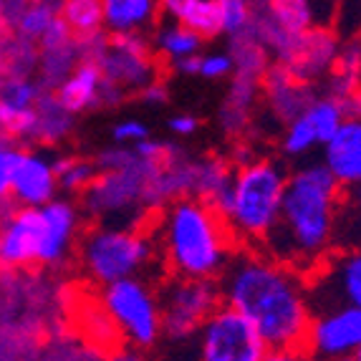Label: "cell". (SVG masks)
<instances>
[{
	"label": "cell",
	"instance_id": "1",
	"mask_svg": "<svg viewBox=\"0 0 361 361\" xmlns=\"http://www.w3.org/2000/svg\"><path fill=\"white\" fill-rule=\"evenodd\" d=\"M223 306L245 316L268 349L303 346L313 316L308 276L263 247H238L217 278Z\"/></svg>",
	"mask_w": 361,
	"mask_h": 361
},
{
	"label": "cell",
	"instance_id": "2",
	"mask_svg": "<svg viewBox=\"0 0 361 361\" xmlns=\"http://www.w3.org/2000/svg\"><path fill=\"white\" fill-rule=\"evenodd\" d=\"M343 187L321 162H295L288 169L281 215L263 250L311 276L338 247Z\"/></svg>",
	"mask_w": 361,
	"mask_h": 361
},
{
	"label": "cell",
	"instance_id": "3",
	"mask_svg": "<svg viewBox=\"0 0 361 361\" xmlns=\"http://www.w3.org/2000/svg\"><path fill=\"white\" fill-rule=\"evenodd\" d=\"M149 233L167 276L217 281L238 250L223 215L200 197H180L152 215Z\"/></svg>",
	"mask_w": 361,
	"mask_h": 361
},
{
	"label": "cell",
	"instance_id": "4",
	"mask_svg": "<svg viewBox=\"0 0 361 361\" xmlns=\"http://www.w3.org/2000/svg\"><path fill=\"white\" fill-rule=\"evenodd\" d=\"M288 164L281 157L258 154L233 169V180L220 205L225 225L238 247H263L273 233L283 205Z\"/></svg>",
	"mask_w": 361,
	"mask_h": 361
},
{
	"label": "cell",
	"instance_id": "5",
	"mask_svg": "<svg viewBox=\"0 0 361 361\" xmlns=\"http://www.w3.org/2000/svg\"><path fill=\"white\" fill-rule=\"evenodd\" d=\"M78 258L91 283L106 286L132 276H147L157 265L149 228L129 223H99L81 238Z\"/></svg>",
	"mask_w": 361,
	"mask_h": 361
},
{
	"label": "cell",
	"instance_id": "6",
	"mask_svg": "<svg viewBox=\"0 0 361 361\" xmlns=\"http://www.w3.org/2000/svg\"><path fill=\"white\" fill-rule=\"evenodd\" d=\"M154 162H147L134 152L119 167L99 169L81 197L84 212L97 223H129L142 225L152 217L147 207V185Z\"/></svg>",
	"mask_w": 361,
	"mask_h": 361
},
{
	"label": "cell",
	"instance_id": "7",
	"mask_svg": "<svg viewBox=\"0 0 361 361\" xmlns=\"http://www.w3.org/2000/svg\"><path fill=\"white\" fill-rule=\"evenodd\" d=\"M99 308L114 326L116 336L137 349H152L162 341V306L159 290L147 276L121 278L102 286Z\"/></svg>",
	"mask_w": 361,
	"mask_h": 361
},
{
	"label": "cell",
	"instance_id": "8",
	"mask_svg": "<svg viewBox=\"0 0 361 361\" xmlns=\"http://www.w3.org/2000/svg\"><path fill=\"white\" fill-rule=\"evenodd\" d=\"M351 114H359V106L354 102L329 89L316 91V97L303 106L301 114H295L288 124L281 127L278 137L281 159L303 162L313 152H321V147L341 127V121Z\"/></svg>",
	"mask_w": 361,
	"mask_h": 361
},
{
	"label": "cell",
	"instance_id": "9",
	"mask_svg": "<svg viewBox=\"0 0 361 361\" xmlns=\"http://www.w3.org/2000/svg\"><path fill=\"white\" fill-rule=\"evenodd\" d=\"M157 290L162 306V338H169L172 343L195 338L200 326L210 319V313L223 306L217 281L210 278L167 276Z\"/></svg>",
	"mask_w": 361,
	"mask_h": 361
},
{
	"label": "cell",
	"instance_id": "10",
	"mask_svg": "<svg viewBox=\"0 0 361 361\" xmlns=\"http://www.w3.org/2000/svg\"><path fill=\"white\" fill-rule=\"evenodd\" d=\"M89 54L86 59H94L104 71L109 84L129 91H142L154 78H159V59H157L152 41L142 33H127V36L94 38L86 41Z\"/></svg>",
	"mask_w": 361,
	"mask_h": 361
},
{
	"label": "cell",
	"instance_id": "11",
	"mask_svg": "<svg viewBox=\"0 0 361 361\" xmlns=\"http://www.w3.org/2000/svg\"><path fill=\"white\" fill-rule=\"evenodd\" d=\"M195 351L197 361H263L268 343L245 316L217 306L195 334Z\"/></svg>",
	"mask_w": 361,
	"mask_h": 361
},
{
	"label": "cell",
	"instance_id": "12",
	"mask_svg": "<svg viewBox=\"0 0 361 361\" xmlns=\"http://www.w3.org/2000/svg\"><path fill=\"white\" fill-rule=\"evenodd\" d=\"M303 349L313 361H349L361 349V308L343 303L313 308Z\"/></svg>",
	"mask_w": 361,
	"mask_h": 361
},
{
	"label": "cell",
	"instance_id": "13",
	"mask_svg": "<svg viewBox=\"0 0 361 361\" xmlns=\"http://www.w3.org/2000/svg\"><path fill=\"white\" fill-rule=\"evenodd\" d=\"M313 308L343 303L361 308V245L336 247L319 271L308 276Z\"/></svg>",
	"mask_w": 361,
	"mask_h": 361
},
{
	"label": "cell",
	"instance_id": "14",
	"mask_svg": "<svg viewBox=\"0 0 361 361\" xmlns=\"http://www.w3.org/2000/svg\"><path fill=\"white\" fill-rule=\"evenodd\" d=\"M127 97L121 89L111 86L104 78V71L94 59H81L56 86V102L68 114H84L99 106H114Z\"/></svg>",
	"mask_w": 361,
	"mask_h": 361
},
{
	"label": "cell",
	"instance_id": "15",
	"mask_svg": "<svg viewBox=\"0 0 361 361\" xmlns=\"http://www.w3.org/2000/svg\"><path fill=\"white\" fill-rule=\"evenodd\" d=\"M41 210V255L38 265H59L68 258L81 230V210L71 197H54Z\"/></svg>",
	"mask_w": 361,
	"mask_h": 361
},
{
	"label": "cell",
	"instance_id": "16",
	"mask_svg": "<svg viewBox=\"0 0 361 361\" xmlns=\"http://www.w3.org/2000/svg\"><path fill=\"white\" fill-rule=\"evenodd\" d=\"M11 197L18 207H41L59 197L56 159L41 149H20L13 169Z\"/></svg>",
	"mask_w": 361,
	"mask_h": 361
},
{
	"label": "cell",
	"instance_id": "17",
	"mask_svg": "<svg viewBox=\"0 0 361 361\" xmlns=\"http://www.w3.org/2000/svg\"><path fill=\"white\" fill-rule=\"evenodd\" d=\"M41 255V210L16 207L0 220V265L23 268Z\"/></svg>",
	"mask_w": 361,
	"mask_h": 361
},
{
	"label": "cell",
	"instance_id": "18",
	"mask_svg": "<svg viewBox=\"0 0 361 361\" xmlns=\"http://www.w3.org/2000/svg\"><path fill=\"white\" fill-rule=\"evenodd\" d=\"M316 86L298 78L281 63H271L260 81V99L265 104V111L276 124H288L295 114H301L303 106L316 97Z\"/></svg>",
	"mask_w": 361,
	"mask_h": 361
},
{
	"label": "cell",
	"instance_id": "19",
	"mask_svg": "<svg viewBox=\"0 0 361 361\" xmlns=\"http://www.w3.org/2000/svg\"><path fill=\"white\" fill-rule=\"evenodd\" d=\"M321 164L329 169V175L343 187L361 182V114H351L341 121V127L334 137L321 147Z\"/></svg>",
	"mask_w": 361,
	"mask_h": 361
},
{
	"label": "cell",
	"instance_id": "20",
	"mask_svg": "<svg viewBox=\"0 0 361 361\" xmlns=\"http://www.w3.org/2000/svg\"><path fill=\"white\" fill-rule=\"evenodd\" d=\"M338 49H341V43L336 41L334 33L321 28H308L301 36V41H298V46H295L286 68L293 71L298 78L316 86L324 78L331 76Z\"/></svg>",
	"mask_w": 361,
	"mask_h": 361
},
{
	"label": "cell",
	"instance_id": "21",
	"mask_svg": "<svg viewBox=\"0 0 361 361\" xmlns=\"http://www.w3.org/2000/svg\"><path fill=\"white\" fill-rule=\"evenodd\" d=\"M104 30L111 36L145 33L159 16V0H102Z\"/></svg>",
	"mask_w": 361,
	"mask_h": 361
},
{
	"label": "cell",
	"instance_id": "22",
	"mask_svg": "<svg viewBox=\"0 0 361 361\" xmlns=\"http://www.w3.org/2000/svg\"><path fill=\"white\" fill-rule=\"evenodd\" d=\"M233 164L225 154H202L195 157L192 175V197L210 202L212 207L220 205L233 180Z\"/></svg>",
	"mask_w": 361,
	"mask_h": 361
},
{
	"label": "cell",
	"instance_id": "23",
	"mask_svg": "<svg viewBox=\"0 0 361 361\" xmlns=\"http://www.w3.org/2000/svg\"><path fill=\"white\" fill-rule=\"evenodd\" d=\"M202 46H205V38H200L195 30H190L182 23H175V20L157 25L154 36H152V49H154L157 59L169 63V66L197 56Z\"/></svg>",
	"mask_w": 361,
	"mask_h": 361
},
{
	"label": "cell",
	"instance_id": "24",
	"mask_svg": "<svg viewBox=\"0 0 361 361\" xmlns=\"http://www.w3.org/2000/svg\"><path fill=\"white\" fill-rule=\"evenodd\" d=\"M61 20L71 30L73 41H94L104 30L102 0H61Z\"/></svg>",
	"mask_w": 361,
	"mask_h": 361
},
{
	"label": "cell",
	"instance_id": "25",
	"mask_svg": "<svg viewBox=\"0 0 361 361\" xmlns=\"http://www.w3.org/2000/svg\"><path fill=\"white\" fill-rule=\"evenodd\" d=\"M172 71L180 76H197L205 81H223L235 71V61L230 51H200L192 59H185L172 66Z\"/></svg>",
	"mask_w": 361,
	"mask_h": 361
},
{
	"label": "cell",
	"instance_id": "26",
	"mask_svg": "<svg viewBox=\"0 0 361 361\" xmlns=\"http://www.w3.org/2000/svg\"><path fill=\"white\" fill-rule=\"evenodd\" d=\"M265 20H271L273 25H278L290 36H301L313 23L311 3L308 0H271Z\"/></svg>",
	"mask_w": 361,
	"mask_h": 361
},
{
	"label": "cell",
	"instance_id": "27",
	"mask_svg": "<svg viewBox=\"0 0 361 361\" xmlns=\"http://www.w3.org/2000/svg\"><path fill=\"white\" fill-rule=\"evenodd\" d=\"M97 162L86 157H61L56 159V177H59V190L66 195H81L91 180L97 177Z\"/></svg>",
	"mask_w": 361,
	"mask_h": 361
},
{
	"label": "cell",
	"instance_id": "28",
	"mask_svg": "<svg viewBox=\"0 0 361 361\" xmlns=\"http://www.w3.org/2000/svg\"><path fill=\"white\" fill-rule=\"evenodd\" d=\"M217 18H220V36L240 38L253 30L255 16L250 0H215Z\"/></svg>",
	"mask_w": 361,
	"mask_h": 361
},
{
	"label": "cell",
	"instance_id": "29",
	"mask_svg": "<svg viewBox=\"0 0 361 361\" xmlns=\"http://www.w3.org/2000/svg\"><path fill=\"white\" fill-rule=\"evenodd\" d=\"M56 18H59V11H56L54 6H49V3H30V6H25L23 11L18 13L16 25H18L23 38L41 43V38L46 36L51 25L56 23Z\"/></svg>",
	"mask_w": 361,
	"mask_h": 361
},
{
	"label": "cell",
	"instance_id": "30",
	"mask_svg": "<svg viewBox=\"0 0 361 361\" xmlns=\"http://www.w3.org/2000/svg\"><path fill=\"white\" fill-rule=\"evenodd\" d=\"M341 245H361V182L343 190L338 247Z\"/></svg>",
	"mask_w": 361,
	"mask_h": 361
},
{
	"label": "cell",
	"instance_id": "31",
	"mask_svg": "<svg viewBox=\"0 0 361 361\" xmlns=\"http://www.w3.org/2000/svg\"><path fill=\"white\" fill-rule=\"evenodd\" d=\"M190 30H195L200 38H215L220 36V18H217V3L215 0H192V6L180 20Z\"/></svg>",
	"mask_w": 361,
	"mask_h": 361
},
{
	"label": "cell",
	"instance_id": "32",
	"mask_svg": "<svg viewBox=\"0 0 361 361\" xmlns=\"http://www.w3.org/2000/svg\"><path fill=\"white\" fill-rule=\"evenodd\" d=\"M41 99V86L33 78H11L0 89V104H6L11 109H36Z\"/></svg>",
	"mask_w": 361,
	"mask_h": 361
},
{
	"label": "cell",
	"instance_id": "33",
	"mask_svg": "<svg viewBox=\"0 0 361 361\" xmlns=\"http://www.w3.org/2000/svg\"><path fill=\"white\" fill-rule=\"evenodd\" d=\"M109 137H111V145H119V147H137L139 142H145L147 137H152L149 134V127H147L145 121L137 119V116H127V119H119L111 127V132H109Z\"/></svg>",
	"mask_w": 361,
	"mask_h": 361
},
{
	"label": "cell",
	"instance_id": "34",
	"mask_svg": "<svg viewBox=\"0 0 361 361\" xmlns=\"http://www.w3.org/2000/svg\"><path fill=\"white\" fill-rule=\"evenodd\" d=\"M20 149L11 145V139L0 137V200L11 197V185H13V169L18 162Z\"/></svg>",
	"mask_w": 361,
	"mask_h": 361
},
{
	"label": "cell",
	"instance_id": "35",
	"mask_svg": "<svg viewBox=\"0 0 361 361\" xmlns=\"http://www.w3.org/2000/svg\"><path fill=\"white\" fill-rule=\"evenodd\" d=\"M200 124L202 121L192 114V111H177L167 119V129L175 139H190L200 132Z\"/></svg>",
	"mask_w": 361,
	"mask_h": 361
},
{
	"label": "cell",
	"instance_id": "36",
	"mask_svg": "<svg viewBox=\"0 0 361 361\" xmlns=\"http://www.w3.org/2000/svg\"><path fill=\"white\" fill-rule=\"evenodd\" d=\"M139 97H142V102H145L147 106L157 109V106H164V104L169 102V89L162 78H154L149 86H145V89L139 91Z\"/></svg>",
	"mask_w": 361,
	"mask_h": 361
},
{
	"label": "cell",
	"instance_id": "37",
	"mask_svg": "<svg viewBox=\"0 0 361 361\" xmlns=\"http://www.w3.org/2000/svg\"><path fill=\"white\" fill-rule=\"evenodd\" d=\"M263 361H313L303 346H286V349H268Z\"/></svg>",
	"mask_w": 361,
	"mask_h": 361
},
{
	"label": "cell",
	"instance_id": "38",
	"mask_svg": "<svg viewBox=\"0 0 361 361\" xmlns=\"http://www.w3.org/2000/svg\"><path fill=\"white\" fill-rule=\"evenodd\" d=\"M104 361H149L145 354V349H137V346H129V343H119L109 351Z\"/></svg>",
	"mask_w": 361,
	"mask_h": 361
},
{
	"label": "cell",
	"instance_id": "39",
	"mask_svg": "<svg viewBox=\"0 0 361 361\" xmlns=\"http://www.w3.org/2000/svg\"><path fill=\"white\" fill-rule=\"evenodd\" d=\"M190 6H192V0H159V13H162L167 20L180 23L182 16H185Z\"/></svg>",
	"mask_w": 361,
	"mask_h": 361
},
{
	"label": "cell",
	"instance_id": "40",
	"mask_svg": "<svg viewBox=\"0 0 361 361\" xmlns=\"http://www.w3.org/2000/svg\"><path fill=\"white\" fill-rule=\"evenodd\" d=\"M6 25V0H0V28Z\"/></svg>",
	"mask_w": 361,
	"mask_h": 361
},
{
	"label": "cell",
	"instance_id": "41",
	"mask_svg": "<svg viewBox=\"0 0 361 361\" xmlns=\"http://www.w3.org/2000/svg\"><path fill=\"white\" fill-rule=\"evenodd\" d=\"M356 104H359V114H361V76L356 81Z\"/></svg>",
	"mask_w": 361,
	"mask_h": 361
},
{
	"label": "cell",
	"instance_id": "42",
	"mask_svg": "<svg viewBox=\"0 0 361 361\" xmlns=\"http://www.w3.org/2000/svg\"><path fill=\"white\" fill-rule=\"evenodd\" d=\"M349 361H361V349H359V351H356V354H354V356H351V359H349Z\"/></svg>",
	"mask_w": 361,
	"mask_h": 361
}]
</instances>
